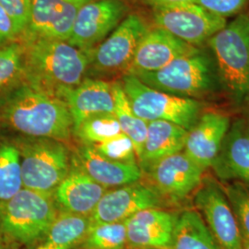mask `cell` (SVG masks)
<instances>
[{
	"mask_svg": "<svg viewBox=\"0 0 249 249\" xmlns=\"http://www.w3.org/2000/svg\"><path fill=\"white\" fill-rule=\"evenodd\" d=\"M0 94V119L30 138L69 140L74 132L65 101L20 79Z\"/></svg>",
	"mask_w": 249,
	"mask_h": 249,
	"instance_id": "1",
	"label": "cell"
},
{
	"mask_svg": "<svg viewBox=\"0 0 249 249\" xmlns=\"http://www.w3.org/2000/svg\"><path fill=\"white\" fill-rule=\"evenodd\" d=\"M21 43L25 50L22 79L30 84L62 99L87 78L89 52L58 40L36 38Z\"/></svg>",
	"mask_w": 249,
	"mask_h": 249,
	"instance_id": "2",
	"label": "cell"
},
{
	"mask_svg": "<svg viewBox=\"0 0 249 249\" xmlns=\"http://www.w3.org/2000/svg\"><path fill=\"white\" fill-rule=\"evenodd\" d=\"M207 44L216 63L221 90L232 107L249 116V15H238Z\"/></svg>",
	"mask_w": 249,
	"mask_h": 249,
	"instance_id": "3",
	"label": "cell"
},
{
	"mask_svg": "<svg viewBox=\"0 0 249 249\" xmlns=\"http://www.w3.org/2000/svg\"><path fill=\"white\" fill-rule=\"evenodd\" d=\"M134 76L152 89L182 98L201 101L221 91L213 55L201 48L195 53L174 60L157 71L138 73Z\"/></svg>",
	"mask_w": 249,
	"mask_h": 249,
	"instance_id": "4",
	"label": "cell"
},
{
	"mask_svg": "<svg viewBox=\"0 0 249 249\" xmlns=\"http://www.w3.org/2000/svg\"><path fill=\"white\" fill-rule=\"evenodd\" d=\"M53 196L22 188L0 206V231L19 245H33L45 238L57 215Z\"/></svg>",
	"mask_w": 249,
	"mask_h": 249,
	"instance_id": "5",
	"label": "cell"
},
{
	"mask_svg": "<svg viewBox=\"0 0 249 249\" xmlns=\"http://www.w3.org/2000/svg\"><path fill=\"white\" fill-rule=\"evenodd\" d=\"M18 149L23 187L53 196L71 167L68 148L57 140L29 138Z\"/></svg>",
	"mask_w": 249,
	"mask_h": 249,
	"instance_id": "6",
	"label": "cell"
},
{
	"mask_svg": "<svg viewBox=\"0 0 249 249\" xmlns=\"http://www.w3.org/2000/svg\"><path fill=\"white\" fill-rule=\"evenodd\" d=\"M134 113L146 122L163 120L189 131L204 112V104L152 89L131 74L120 81Z\"/></svg>",
	"mask_w": 249,
	"mask_h": 249,
	"instance_id": "7",
	"label": "cell"
},
{
	"mask_svg": "<svg viewBox=\"0 0 249 249\" xmlns=\"http://www.w3.org/2000/svg\"><path fill=\"white\" fill-rule=\"evenodd\" d=\"M151 28L137 13H129L116 30L94 49L89 51L87 76L107 78L127 72L137 47Z\"/></svg>",
	"mask_w": 249,
	"mask_h": 249,
	"instance_id": "8",
	"label": "cell"
},
{
	"mask_svg": "<svg viewBox=\"0 0 249 249\" xmlns=\"http://www.w3.org/2000/svg\"><path fill=\"white\" fill-rule=\"evenodd\" d=\"M155 27L170 33L187 44L198 47L226 26V18L217 16L196 3L151 9Z\"/></svg>",
	"mask_w": 249,
	"mask_h": 249,
	"instance_id": "9",
	"label": "cell"
},
{
	"mask_svg": "<svg viewBox=\"0 0 249 249\" xmlns=\"http://www.w3.org/2000/svg\"><path fill=\"white\" fill-rule=\"evenodd\" d=\"M129 10L125 0L89 1L79 10L68 43L89 52L116 30Z\"/></svg>",
	"mask_w": 249,
	"mask_h": 249,
	"instance_id": "10",
	"label": "cell"
},
{
	"mask_svg": "<svg viewBox=\"0 0 249 249\" xmlns=\"http://www.w3.org/2000/svg\"><path fill=\"white\" fill-rule=\"evenodd\" d=\"M194 204L221 249H242L243 239L231 205L215 179L203 178L195 192Z\"/></svg>",
	"mask_w": 249,
	"mask_h": 249,
	"instance_id": "11",
	"label": "cell"
},
{
	"mask_svg": "<svg viewBox=\"0 0 249 249\" xmlns=\"http://www.w3.org/2000/svg\"><path fill=\"white\" fill-rule=\"evenodd\" d=\"M151 187L163 199L183 201L195 193L204 178V170L182 151L157 161L145 170Z\"/></svg>",
	"mask_w": 249,
	"mask_h": 249,
	"instance_id": "12",
	"label": "cell"
},
{
	"mask_svg": "<svg viewBox=\"0 0 249 249\" xmlns=\"http://www.w3.org/2000/svg\"><path fill=\"white\" fill-rule=\"evenodd\" d=\"M89 1L92 0H33L28 26L18 40L44 38L68 42L79 10Z\"/></svg>",
	"mask_w": 249,
	"mask_h": 249,
	"instance_id": "13",
	"label": "cell"
},
{
	"mask_svg": "<svg viewBox=\"0 0 249 249\" xmlns=\"http://www.w3.org/2000/svg\"><path fill=\"white\" fill-rule=\"evenodd\" d=\"M162 198L151 187L136 182L107 190L90 215L92 223L124 222L134 214L151 208H160Z\"/></svg>",
	"mask_w": 249,
	"mask_h": 249,
	"instance_id": "14",
	"label": "cell"
},
{
	"mask_svg": "<svg viewBox=\"0 0 249 249\" xmlns=\"http://www.w3.org/2000/svg\"><path fill=\"white\" fill-rule=\"evenodd\" d=\"M198 49L155 27L143 36L125 74L157 71L178 58L196 53Z\"/></svg>",
	"mask_w": 249,
	"mask_h": 249,
	"instance_id": "15",
	"label": "cell"
},
{
	"mask_svg": "<svg viewBox=\"0 0 249 249\" xmlns=\"http://www.w3.org/2000/svg\"><path fill=\"white\" fill-rule=\"evenodd\" d=\"M230 125L231 119L226 114L217 111L203 112L188 131L183 152L201 169L211 168Z\"/></svg>",
	"mask_w": 249,
	"mask_h": 249,
	"instance_id": "16",
	"label": "cell"
},
{
	"mask_svg": "<svg viewBox=\"0 0 249 249\" xmlns=\"http://www.w3.org/2000/svg\"><path fill=\"white\" fill-rule=\"evenodd\" d=\"M178 213L151 208L128 218L126 243L131 249H170Z\"/></svg>",
	"mask_w": 249,
	"mask_h": 249,
	"instance_id": "17",
	"label": "cell"
},
{
	"mask_svg": "<svg viewBox=\"0 0 249 249\" xmlns=\"http://www.w3.org/2000/svg\"><path fill=\"white\" fill-rule=\"evenodd\" d=\"M211 168L223 182H237L249 187V129L247 120L241 118L231 123Z\"/></svg>",
	"mask_w": 249,
	"mask_h": 249,
	"instance_id": "18",
	"label": "cell"
},
{
	"mask_svg": "<svg viewBox=\"0 0 249 249\" xmlns=\"http://www.w3.org/2000/svg\"><path fill=\"white\" fill-rule=\"evenodd\" d=\"M107 190L71 159V170L55 188L53 198L60 212L90 216Z\"/></svg>",
	"mask_w": 249,
	"mask_h": 249,
	"instance_id": "19",
	"label": "cell"
},
{
	"mask_svg": "<svg viewBox=\"0 0 249 249\" xmlns=\"http://www.w3.org/2000/svg\"><path fill=\"white\" fill-rule=\"evenodd\" d=\"M62 99L71 112L74 129L89 117L115 112L114 82L107 80L86 78L66 91Z\"/></svg>",
	"mask_w": 249,
	"mask_h": 249,
	"instance_id": "20",
	"label": "cell"
},
{
	"mask_svg": "<svg viewBox=\"0 0 249 249\" xmlns=\"http://www.w3.org/2000/svg\"><path fill=\"white\" fill-rule=\"evenodd\" d=\"M72 159L89 178L106 188L130 185L142 178V170L137 162L110 160L88 144L79 147L77 155Z\"/></svg>",
	"mask_w": 249,
	"mask_h": 249,
	"instance_id": "21",
	"label": "cell"
},
{
	"mask_svg": "<svg viewBox=\"0 0 249 249\" xmlns=\"http://www.w3.org/2000/svg\"><path fill=\"white\" fill-rule=\"evenodd\" d=\"M188 131L168 121L148 122L142 153L138 163L142 171L166 157L184 151Z\"/></svg>",
	"mask_w": 249,
	"mask_h": 249,
	"instance_id": "22",
	"label": "cell"
},
{
	"mask_svg": "<svg viewBox=\"0 0 249 249\" xmlns=\"http://www.w3.org/2000/svg\"><path fill=\"white\" fill-rule=\"evenodd\" d=\"M170 249H221L196 210L178 214Z\"/></svg>",
	"mask_w": 249,
	"mask_h": 249,
	"instance_id": "23",
	"label": "cell"
},
{
	"mask_svg": "<svg viewBox=\"0 0 249 249\" xmlns=\"http://www.w3.org/2000/svg\"><path fill=\"white\" fill-rule=\"evenodd\" d=\"M90 216L58 212L42 245L55 249L80 247L91 226Z\"/></svg>",
	"mask_w": 249,
	"mask_h": 249,
	"instance_id": "24",
	"label": "cell"
},
{
	"mask_svg": "<svg viewBox=\"0 0 249 249\" xmlns=\"http://www.w3.org/2000/svg\"><path fill=\"white\" fill-rule=\"evenodd\" d=\"M115 89V115L119 122L121 130L133 142L137 159L139 160L142 153L145 142L148 122L137 116L132 110L128 99L122 88L121 82H114Z\"/></svg>",
	"mask_w": 249,
	"mask_h": 249,
	"instance_id": "25",
	"label": "cell"
},
{
	"mask_svg": "<svg viewBox=\"0 0 249 249\" xmlns=\"http://www.w3.org/2000/svg\"><path fill=\"white\" fill-rule=\"evenodd\" d=\"M23 188L20 154L18 147L0 144V206Z\"/></svg>",
	"mask_w": 249,
	"mask_h": 249,
	"instance_id": "26",
	"label": "cell"
},
{
	"mask_svg": "<svg viewBox=\"0 0 249 249\" xmlns=\"http://www.w3.org/2000/svg\"><path fill=\"white\" fill-rule=\"evenodd\" d=\"M126 229L124 222L92 223L80 248L82 249H124Z\"/></svg>",
	"mask_w": 249,
	"mask_h": 249,
	"instance_id": "27",
	"label": "cell"
},
{
	"mask_svg": "<svg viewBox=\"0 0 249 249\" xmlns=\"http://www.w3.org/2000/svg\"><path fill=\"white\" fill-rule=\"evenodd\" d=\"M74 132L88 145L104 142L123 133L115 113L89 117L75 128Z\"/></svg>",
	"mask_w": 249,
	"mask_h": 249,
	"instance_id": "28",
	"label": "cell"
},
{
	"mask_svg": "<svg viewBox=\"0 0 249 249\" xmlns=\"http://www.w3.org/2000/svg\"><path fill=\"white\" fill-rule=\"evenodd\" d=\"M24 55V45L18 40L0 47V89L22 79Z\"/></svg>",
	"mask_w": 249,
	"mask_h": 249,
	"instance_id": "29",
	"label": "cell"
},
{
	"mask_svg": "<svg viewBox=\"0 0 249 249\" xmlns=\"http://www.w3.org/2000/svg\"><path fill=\"white\" fill-rule=\"evenodd\" d=\"M223 189L236 219L243 242H249V187L233 182Z\"/></svg>",
	"mask_w": 249,
	"mask_h": 249,
	"instance_id": "30",
	"label": "cell"
},
{
	"mask_svg": "<svg viewBox=\"0 0 249 249\" xmlns=\"http://www.w3.org/2000/svg\"><path fill=\"white\" fill-rule=\"evenodd\" d=\"M100 154L112 160L131 163L137 162L138 159L132 141L124 134H120L104 142L90 145Z\"/></svg>",
	"mask_w": 249,
	"mask_h": 249,
	"instance_id": "31",
	"label": "cell"
},
{
	"mask_svg": "<svg viewBox=\"0 0 249 249\" xmlns=\"http://www.w3.org/2000/svg\"><path fill=\"white\" fill-rule=\"evenodd\" d=\"M33 0H0V6L13 19L18 39L25 32L31 15Z\"/></svg>",
	"mask_w": 249,
	"mask_h": 249,
	"instance_id": "32",
	"label": "cell"
},
{
	"mask_svg": "<svg viewBox=\"0 0 249 249\" xmlns=\"http://www.w3.org/2000/svg\"><path fill=\"white\" fill-rule=\"evenodd\" d=\"M249 0H196L201 6L217 16L226 18L239 14Z\"/></svg>",
	"mask_w": 249,
	"mask_h": 249,
	"instance_id": "33",
	"label": "cell"
},
{
	"mask_svg": "<svg viewBox=\"0 0 249 249\" xmlns=\"http://www.w3.org/2000/svg\"><path fill=\"white\" fill-rule=\"evenodd\" d=\"M18 40V34L13 19L0 6V47Z\"/></svg>",
	"mask_w": 249,
	"mask_h": 249,
	"instance_id": "34",
	"label": "cell"
},
{
	"mask_svg": "<svg viewBox=\"0 0 249 249\" xmlns=\"http://www.w3.org/2000/svg\"><path fill=\"white\" fill-rule=\"evenodd\" d=\"M143 4L152 8L163 7V6H171V5H178L185 3H195L196 0H140Z\"/></svg>",
	"mask_w": 249,
	"mask_h": 249,
	"instance_id": "35",
	"label": "cell"
},
{
	"mask_svg": "<svg viewBox=\"0 0 249 249\" xmlns=\"http://www.w3.org/2000/svg\"><path fill=\"white\" fill-rule=\"evenodd\" d=\"M241 249H249V242H243V246Z\"/></svg>",
	"mask_w": 249,
	"mask_h": 249,
	"instance_id": "36",
	"label": "cell"
},
{
	"mask_svg": "<svg viewBox=\"0 0 249 249\" xmlns=\"http://www.w3.org/2000/svg\"><path fill=\"white\" fill-rule=\"evenodd\" d=\"M36 249H52V248H48V247H45V246H43V245H41V246H39L38 248Z\"/></svg>",
	"mask_w": 249,
	"mask_h": 249,
	"instance_id": "37",
	"label": "cell"
},
{
	"mask_svg": "<svg viewBox=\"0 0 249 249\" xmlns=\"http://www.w3.org/2000/svg\"><path fill=\"white\" fill-rule=\"evenodd\" d=\"M247 123H248V127H249V120H248V121H247Z\"/></svg>",
	"mask_w": 249,
	"mask_h": 249,
	"instance_id": "38",
	"label": "cell"
}]
</instances>
